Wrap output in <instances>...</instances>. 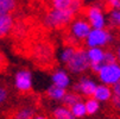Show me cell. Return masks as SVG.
<instances>
[{
	"label": "cell",
	"mask_w": 120,
	"mask_h": 119,
	"mask_svg": "<svg viewBox=\"0 0 120 119\" xmlns=\"http://www.w3.org/2000/svg\"><path fill=\"white\" fill-rule=\"evenodd\" d=\"M84 104H86V108H87V114H89V115L98 113L100 110V101L96 100L94 96L87 98V100L84 101Z\"/></svg>",
	"instance_id": "cell-18"
},
{
	"label": "cell",
	"mask_w": 120,
	"mask_h": 119,
	"mask_svg": "<svg viewBox=\"0 0 120 119\" xmlns=\"http://www.w3.org/2000/svg\"><path fill=\"white\" fill-rule=\"evenodd\" d=\"M107 1H109V0H106V3H107Z\"/></svg>",
	"instance_id": "cell-32"
},
{
	"label": "cell",
	"mask_w": 120,
	"mask_h": 119,
	"mask_svg": "<svg viewBox=\"0 0 120 119\" xmlns=\"http://www.w3.org/2000/svg\"><path fill=\"white\" fill-rule=\"evenodd\" d=\"M76 49H77V46H75V45H73V44L65 45V46L61 50V53H60V60H61V62L64 63V64H67L68 62L71 60V57L74 56Z\"/></svg>",
	"instance_id": "cell-16"
},
{
	"label": "cell",
	"mask_w": 120,
	"mask_h": 119,
	"mask_svg": "<svg viewBox=\"0 0 120 119\" xmlns=\"http://www.w3.org/2000/svg\"><path fill=\"white\" fill-rule=\"evenodd\" d=\"M51 81H52L54 84L62 87L64 89H67L70 86V76L63 69H57L51 74Z\"/></svg>",
	"instance_id": "cell-12"
},
{
	"label": "cell",
	"mask_w": 120,
	"mask_h": 119,
	"mask_svg": "<svg viewBox=\"0 0 120 119\" xmlns=\"http://www.w3.org/2000/svg\"><path fill=\"white\" fill-rule=\"evenodd\" d=\"M65 65L73 74H82L86 70L90 69V61L87 55V50L83 48H77L71 60Z\"/></svg>",
	"instance_id": "cell-3"
},
{
	"label": "cell",
	"mask_w": 120,
	"mask_h": 119,
	"mask_svg": "<svg viewBox=\"0 0 120 119\" xmlns=\"http://www.w3.org/2000/svg\"><path fill=\"white\" fill-rule=\"evenodd\" d=\"M109 26L112 27H120V8L111 10L107 17Z\"/></svg>",
	"instance_id": "cell-21"
},
{
	"label": "cell",
	"mask_w": 120,
	"mask_h": 119,
	"mask_svg": "<svg viewBox=\"0 0 120 119\" xmlns=\"http://www.w3.org/2000/svg\"><path fill=\"white\" fill-rule=\"evenodd\" d=\"M33 119H46L45 117H43V115H37V117H35Z\"/></svg>",
	"instance_id": "cell-30"
},
{
	"label": "cell",
	"mask_w": 120,
	"mask_h": 119,
	"mask_svg": "<svg viewBox=\"0 0 120 119\" xmlns=\"http://www.w3.org/2000/svg\"><path fill=\"white\" fill-rule=\"evenodd\" d=\"M111 10H114V8H120V0H109V1L106 3Z\"/></svg>",
	"instance_id": "cell-27"
},
{
	"label": "cell",
	"mask_w": 120,
	"mask_h": 119,
	"mask_svg": "<svg viewBox=\"0 0 120 119\" xmlns=\"http://www.w3.org/2000/svg\"><path fill=\"white\" fill-rule=\"evenodd\" d=\"M98 77L101 83L113 87L115 83L120 81V63L119 62L104 63L100 72L98 73Z\"/></svg>",
	"instance_id": "cell-6"
},
{
	"label": "cell",
	"mask_w": 120,
	"mask_h": 119,
	"mask_svg": "<svg viewBox=\"0 0 120 119\" xmlns=\"http://www.w3.org/2000/svg\"><path fill=\"white\" fill-rule=\"evenodd\" d=\"M112 105L120 112V96L119 95H113V98H112Z\"/></svg>",
	"instance_id": "cell-26"
},
{
	"label": "cell",
	"mask_w": 120,
	"mask_h": 119,
	"mask_svg": "<svg viewBox=\"0 0 120 119\" xmlns=\"http://www.w3.org/2000/svg\"><path fill=\"white\" fill-rule=\"evenodd\" d=\"M115 54H116V58H118V62L120 63V44L118 45V48H116V51H115Z\"/></svg>",
	"instance_id": "cell-29"
},
{
	"label": "cell",
	"mask_w": 120,
	"mask_h": 119,
	"mask_svg": "<svg viewBox=\"0 0 120 119\" xmlns=\"http://www.w3.org/2000/svg\"><path fill=\"white\" fill-rule=\"evenodd\" d=\"M113 92H114V95H119L120 96V81L113 86Z\"/></svg>",
	"instance_id": "cell-28"
},
{
	"label": "cell",
	"mask_w": 120,
	"mask_h": 119,
	"mask_svg": "<svg viewBox=\"0 0 120 119\" xmlns=\"http://www.w3.org/2000/svg\"><path fill=\"white\" fill-rule=\"evenodd\" d=\"M83 14L93 29H105L108 23L104 10L99 4H93L87 6L83 10Z\"/></svg>",
	"instance_id": "cell-5"
},
{
	"label": "cell",
	"mask_w": 120,
	"mask_h": 119,
	"mask_svg": "<svg viewBox=\"0 0 120 119\" xmlns=\"http://www.w3.org/2000/svg\"><path fill=\"white\" fill-rule=\"evenodd\" d=\"M96 87H98V84L95 81H93L92 79H88V77H82L80 81H77L74 84L73 91L77 92L79 94H81L83 96L90 98L94 95Z\"/></svg>",
	"instance_id": "cell-8"
},
{
	"label": "cell",
	"mask_w": 120,
	"mask_h": 119,
	"mask_svg": "<svg viewBox=\"0 0 120 119\" xmlns=\"http://www.w3.org/2000/svg\"><path fill=\"white\" fill-rule=\"evenodd\" d=\"M87 55L90 61V64L93 63H104L105 61V50L100 46L88 48L87 49Z\"/></svg>",
	"instance_id": "cell-13"
},
{
	"label": "cell",
	"mask_w": 120,
	"mask_h": 119,
	"mask_svg": "<svg viewBox=\"0 0 120 119\" xmlns=\"http://www.w3.org/2000/svg\"><path fill=\"white\" fill-rule=\"evenodd\" d=\"M14 86L19 92L26 93L32 88V74L27 69H22L17 72L14 76Z\"/></svg>",
	"instance_id": "cell-7"
},
{
	"label": "cell",
	"mask_w": 120,
	"mask_h": 119,
	"mask_svg": "<svg viewBox=\"0 0 120 119\" xmlns=\"http://www.w3.org/2000/svg\"><path fill=\"white\" fill-rule=\"evenodd\" d=\"M6 68H7V60L1 53H0V73H3Z\"/></svg>",
	"instance_id": "cell-24"
},
{
	"label": "cell",
	"mask_w": 120,
	"mask_h": 119,
	"mask_svg": "<svg viewBox=\"0 0 120 119\" xmlns=\"http://www.w3.org/2000/svg\"><path fill=\"white\" fill-rule=\"evenodd\" d=\"M52 117L54 119H76L70 110V107L68 106H58L52 111Z\"/></svg>",
	"instance_id": "cell-15"
},
{
	"label": "cell",
	"mask_w": 120,
	"mask_h": 119,
	"mask_svg": "<svg viewBox=\"0 0 120 119\" xmlns=\"http://www.w3.org/2000/svg\"><path fill=\"white\" fill-rule=\"evenodd\" d=\"M67 94V91L62 87H58L56 84H51V86L46 89V95L51 99V100H55V101H62L64 99Z\"/></svg>",
	"instance_id": "cell-14"
},
{
	"label": "cell",
	"mask_w": 120,
	"mask_h": 119,
	"mask_svg": "<svg viewBox=\"0 0 120 119\" xmlns=\"http://www.w3.org/2000/svg\"><path fill=\"white\" fill-rule=\"evenodd\" d=\"M7 95H8L7 91H6L4 87H0V105H1V104H4L5 101H6V99H7Z\"/></svg>",
	"instance_id": "cell-25"
},
{
	"label": "cell",
	"mask_w": 120,
	"mask_h": 119,
	"mask_svg": "<svg viewBox=\"0 0 120 119\" xmlns=\"http://www.w3.org/2000/svg\"><path fill=\"white\" fill-rule=\"evenodd\" d=\"M75 17L76 14H74L70 11L52 8L45 14L44 24L46 27H50V29H62L69 25Z\"/></svg>",
	"instance_id": "cell-2"
},
{
	"label": "cell",
	"mask_w": 120,
	"mask_h": 119,
	"mask_svg": "<svg viewBox=\"0 0 120 119\" xmlns=\"http://www.w3.org/2000/svg\"><path fill=\"white\" fill-rule=\"evenodd\" d=\"M62 101H63V104H64L65 106L71 107L74 104H76V103H79V101H81V94H79V93L75 92V91L68 92Z\"/></svg>",
	"instance_id": "cell-20"
},
{
	"label": "cell",
	"mask_w": 120,
	"mask_h": 119,
	"mask_svg": "<svg viewBox=\"0 0 120 119\" xmlns=\"http://www.w3.org/2000/svg\"><path fill=\"white\" fill-rule=\"evenodd\" d=\"M74 117L76 119H80V118H83L84 115H87V108H86V104L84 101H79V103L74 104L71 107H70Z\"/></svg>",
	"instance_id": "cell-19"
},
{
	"label": "cell",
	"mask_w": 120,
	"mask_h": 119,
	"mask_svg": "<svg viewBox=\"0 0 120 119\" xmlns=\"http://www.w3.org/2000/svg\"><path fill=\"white\" fill-rule=\"evenodd\" d=\"M17 8V0H0V14H12Z\"/></svg>",
	"instance_id": "cell-17"
},
{
	"label": "cell",
	"mask_w": 120,
	"mask_h": 119,
	"mask_svg": "<svg viewBox=\"0 0 120 119\" xmlns=\"http://www.w3.org/2000/svg\"><path fill=\"white\" fill-rule=\"evenodd\" d=\"M113 95H114L113 87L105 83H101V84H98L93 96L96 100H99L100 103H107V101H112Z\"/></svg>",
	"instance_id": "cell-10"
},
{
	"label": "cell",
	"mask_w": 120,
	"mask_h": 119,
	"mask_svg": "<svg viewBox=\"0 0 120 119\" xmlns=\"http://www.w3.org/2000/svg\"><path fill=\"white\" fill-rule=\"evenodd\" d=\"M113 39H114V36L109 30H107V29H92L87 39L84 41V44L88 48H94V46L104 48L106 45H109L113 42Z\"/></svg>",
	"instance_id": "cell-4"
},
{
	"label": "cell",
	"mask_w": 120,
	"mask_h": 119,
	"mask_svg": "<svg viewBox=\"0 0 120 119\" xmlns=\"http://www.w3.org/2000/svg\"><path fill=\"white\" fill-rule=\"evenodd\" d=\"M52 8L70 11L74 14H77L82 10V1L83 0H50Z\"/></svg>",
	"instance_id": "cell-9"
},
{
	"label": "cell",
	"mask_w": 120,
	"mask_h": 119,
	"mask_svg": "<svg viewBox=\"0 0 120 119\" xmlns=\"http://www.w3.org/2000/svg\"><path fill=\"white\" fill-rule=\"evenodd\" d=\"M108 119H116V118H108Z\"/></svg>",
	"instance_id": "cell-31"
},
{
	"label": "cell",
	"mask_w": 120,
	"mask_h": 119,
	"mask_svg": "<svg viewBox=\"0 0 120 119\" xmlns=\"http://www.w3.org/2000/svg\"><path fill=\"white\" fill-rule=\"evenodd\" d=\"M35 110L31 107H23L17 112L13 117V119H33Z\"/></svg>",
	"instance_id": "cell-22"
},
{
	"label": "cell",
	"mask_w": 120,
	"mask_h": 119,
	"mask_svg": "<svg viewBox=\"0 0 120 119\" xmlns=\"http://www.w3.org/2000/svg\"><path fill=\"white\" fill-rule=\"evenodd\" d=\"M113 62H118L116 54L111 51V50L105 51V61H104V63H113Z\"/></svg>",
	"instance_id": "cell-23"
},
{
	"label": "cell",
	"mask_w": 120,
	"mask_h": 119,
	"mask_svg": "<svg viewBox=\"0 0 120 119\" xmlns=\"http://www.w3.org/2000/svg\"><path fill=\"white\" fill-rule=\"evenodd\" d=\"M92 25L86 19V17H75L71 20V23L68 25V32H69V37L70 41L75 43L84 42L87 39L88 35L92 31Z\"/></svg>",
	"instance_id": "cell-1"
},
{
	"label": "cell",
	"mask_w": 120,
	"mask_h": 119,
	"mask_svg": "<svg viewBox=\"0 0 120 119\" xmlns=\"http://www.w3.org/2000/svg\"><path fill=\"white\" fill-rule=\"evenodd\" d=\"M14 27L12 14H0V38L7 37Z\"/></svg>",
	"instance_id": "cell-11"
}]
</instances>
